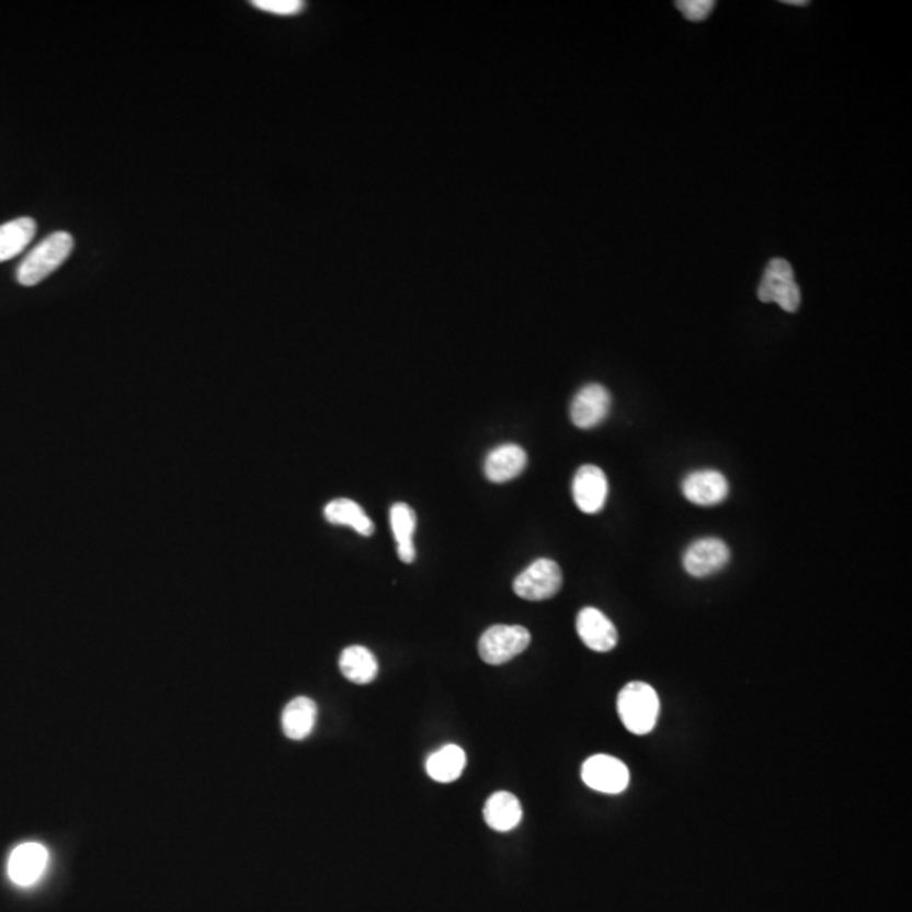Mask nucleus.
I'll return each mask as SVG.
<instances>
[{
    "instance_id": "f257e3e1",
    "label": "nucleus",
    "mask_w": 912,
    "mask_h": 912,
    "mask_svg": "<svg viewBox=\"0 0 912 912\" xmlns=\"http://www.w3.org/2000/svg\"><path fill=\"white\" fill-rule=\"evenodd\" d=\"M75 240L68 232H56L41 240L18 267V283L36 286L61 267L73 251Z\"/></svg>"
},
{
    "instance_id": "f03ea898",
    "label": "nucleus",
    "mask_w": 912,
    "mask_h": 912,
    "mask_svg": "<svg viewBox=\"0 0 912 912\" xmlns=\"http://www.w3.org/2000/svg\"><path fill=\"white\" fill-rule=\"evenodd\" d=\"M659 708L658 693L649 684L632 681L618 693V717L624 727L636 736H646L654 730Z\"/></svg>"
},
{
    "instance_id": "7ed1b4c3",
    "label": "nucleus",
    "mask_w": 912,
    "mask_h": 912,
    "mask_svg": "<svg viewBox=\"0 0 912 912\" xmlns=\"http://www.w3.org/2000/svg\"><path fill=\"white\" fill-rule=\"evenodd\" d=\"M757 296L762 303H776L787 314H796L801 305V292L791 264L784 259H773L765 267Z\"/></svg>"
},
{
    "instance_id": "20e7f679",
    "label": "nucleus",
    "mask_w": 912,
    "mask_h": 912,
    "mask_svg": "<svg viewBox=\"0 0 912 912\" xmlns=\"http://www.w3.org/2000/svg\"><path fill=\"white\" fill-rule=\"evenodd\" d=\"M531 645V634L526 627L493 626L480 637V658L487 664L499 666L526 651Z\"/></svg>"
},
{
    "instance_id": "39448f33",
    "label": "nucleus",
    "mask_w": 912,
    "mask_h": 912,
    "mask_svg": "<svg viewBox=\"0 0 912 912\" xmlns=\"http://www.w3.org/2000/svg\"><path fill=\"white\" fill-rule=\"evenodd\" d=\"M563 585V573L552 559H536L515 578L514 592L529 602L551 598Z\"/></svg>"
},
{
    "instance_id": "423d86ee",
    "label": "nucleus",
    "mask_w": 912,
    "mask_h": 912,
    "mask_svg": "<svg viewBox=\"0 0 912 912\" xmlns=\"http://www.w3.org/2000/svg\"><path fill=\"white\" fill-rule=\"evenodd\" d=\"M582 779L593 791L620 795L629 786L630 774L624 762L612 755L598 754L583 764Z\"/></svg>"
},
{
    "instance_id": "0eeeda50",
    "label": "nucleus",
    "mask_w": 912,
    "mask_h": 912,
    "mask_svg": "<svg viewBox=\"0 0 912 912\" xmlns=\"http://www.w3.org/2000/svg\"><path fill=\"white\" fill-rule=\"evenodd\" d=\"M729 546L718 537L696 539L683 555L684 570L695 578H705L718 573L729 565Z\"/></svg>"
},
{
    "instance_id": "6e6552de",
    "label": "nucleus",
    "mask_w": 912,
    "mask_h": 912,
    "mask_svg": "<svg viewBox=\"0 0 912 912\" xmlns=\"http://www.w3.org/2000/svg\"><path fill=\"white\" fill-rule=\"evenodd\" d=\"M49 852L37 842L21 843L12 850L8 862L9 879L15 886L31 887L45 876Z\"/></svg>"
},
{
    "instance_id": "1a4fd4ad",
    "label": "nucleus",
    "mask_w": 912,
    "mask_h": 912,
    "mask_svg": "<svg viewBox=\"0 0 912 912\" xmlns=\"http://www.w3.org/2000/svg\"><path fill=\"white\" fill-rule=\"evenodd\" d=\"M611 392L600 384H589L578 390L570 408L571 421L582 430H592L604 423L611 412Z\"/></svg>"
},
{
    "instance_id": "9d476101",
    "label": "nucleus",
    "mask_w": 912,
    "mask_h": 912,
    "mask_svg": "<svg viewBox=\"0 0 912 912\" xmlns=\"http://www.w3.org/2000/svg\"><path fill=\"white\" fill-rule=\"evenodd\" d=\"M571 489H573L574 504L585 514H596L607 504V477L604 470L595 465L578 468Z\"/></svg>"
},
{
    "instance_id": "9b49d317",
    "label": "nucleus",
    "mask_w": 912,
    "mask_h": 912,
    "mask_svg": "<svg viewBox=\"0 0 912 912\" xmlns=\"http://www.w3.org/2000/svg\"><path fill=\"white\" fill-rule=\"evenodd\" d=\"M683 495L699 508H714L729 495V482L717 470H696L683 480Z\"/></svg>"
},
{
    "instance_id": "f8f14e48",
    "label": "nucleus",
    "mask_w": 912,
    "mask_h": 912,
    "mask_svg": "<svg viewBox=\"0 0 912 912\" xmlns=\"http://www.w3.org/2000/svg\"><path fill=\"white\" fill-rule=\"evenodd\" d=\"M577 630L586 648L596 652H608L617 646L618 632L607 615L598 608H583L577 618Z\"/></svg>"
},
{
    "instance_id": "ddd939ff",
    "label": "nucleus",
    "mask_w": 912,
    "mask_h": 912,
    "mask_svg": "<svg viewBox=\"0 0 912 912\" xmlns=\"http://www.w3.org/2000/svg\"><path fill=\"white\" fill-rule=\"evenodd\" d=\"M527 465V455L520 445L505 443L497 446L486 458L483 471L493 483L511 482L523 474Z\"/></svg>"
},
{
    "instance_id": "4468645a",
    "label": "nucleus",
    "mask_w": 912,
    "mask_h": 912,
    "mask_svg": "<svg viewBox=\"0 0 912 912\" xmlns=\"http://www.w3.org/2000/svg\"><path fill=\"white\" fill-rule=\"evenodd\" d=\"M483 818L495 832H511L523 820V806L511 793H495L487 799Z\"/></svg>"
},
{
    "instance_id": "2eb2a0df",
    "label": "nucleus",
    "mask_w": 912,
    "mask_h": 912,
    "mask_svg": "<svg viewBox=\"0 0 912 912\" xmlns=\"http://www.w3.org/2000/svg\"><path fill=\"white\" fill-rule=\"evenodd\" d=\"M317 715L318 708L314 699L299 696L287 703L281 718L284 736L292 740H305L314 732Z\"/></svg>"
},
{
    "instance_id": "dca6fc26",
    "label": "nucleus",
    "mask_w": 912,
    "mask_h": 912,
    "mask_svg": "<svg viewBox=\"0 0 912 912\" xmlns=\"http://www.w3.org/2000/svg\"><path fill=\"white\" fill-rule=\"evenodd\" d=\"M389 520L394 539L398 543L399 558L404 563H412L417 559V548L412 543V536L417 531V514L404 502H398L390 508Z\"/></svg>"
},
{
    "instance_id": "f3484780",
    "label": "nucleus",
    "mask_w": 912,
    "mask_h": 912,
    "mask_svg": "<svg viewBox=\"0 0 912 912\" xmlns=\"http://www.w3.org/2000/svg\"><path fill=\"white\" fill-rule=\"evenodd\" d=\"M36 221L30 217L15 218L0 225V262L11 261L26 251L36 236Z\"/></svg>"
},
{
    "instance_id": "a211bd4d",
    "label": "nucleus",
    "mask_w": 912,
    "mask_h": 912,
    "mask_svg": "<svg viewBox=\"0 0 912 912\" xmlns=\"http://www.w3.org/2000/svg\"><path fill=\"white\" fill-rule=\"evenodd\" d=\"M340 671L355 684H368L379 673L376 656L364 646H350L340 656Z\"/></svg>"
},
{
    "instance_id": "6ab92c4d",
    "label": "nucleus",
    "mask_w": 912,
    "mask_h": 912,
    "mask_svg": "<svg viewBox=\"0 0 912 912\" xmlns=\"http://www.w3.org/2000/svg\"><path fill=\"white\" fill-rule=\"evenodd\" d=\"M467 755L458 745H445L428 757L426 773L436 783H453L464 773Z\"/></svg>"
},
{
    "instance_id": "aec40b11",
    "label": "nucleus",
    "mask_w": 912,
    "mask_h": 912,
    "mask_svg": "<svg viewBox=\"0 0 912 912\" xmlns=\"http://www.w3.org/2000/svg\"><path fill=\"white\" fill-rule=\"evenodd\" d=\"M324 517H327L328 523L352 527L362 536H372V533L376 529L371 517L365 514L364 509L357 502L350 501V499L331 501L324 508Z\"/></svg>"
},
{
    "instance_id": "412c9836",
    "label": "nucleus",
    "mask_w": 912,
    "mask_h": 912,
    "mask_svg": "<svg viewBox=\"0 0 912 912\" xmlns=\"http://www.w3.org/2000/svg\"><path fill=\"white\" fill-rule=\"evenodd\" d=\"M254 8L276 15H295L303 11L305 2L301 0H254Z\"/></svg>"
},
{
    "instance_id": "4be33fe9",
    "label": "nucleus",
    "mask_w": 912,
    "mask_h": 912,
    "mask_svg": "<svg viewBox=\"0 0 912 912\" xmlns=\"http://www.w3.org/2000/svg\"><path fill=\"white\" fill-rule=\"evenodd\" d=\"M676 8L683 12L684 18L689 21H705L714 11V0H677Z\"/></svg>"
},
{
    "instance_id": "5701e85b",
    "label": "nucleus",
    "mask_w": 912,
    "mask_h": 912,
    "mask_svg": "<svg viewBox=\"0 0 912 912\" xmlns=\"http://www.w3.org/2000/svg\"><path fill=\"white\" fill-rule=\"evenodd\" d=\"M784 4L787 5H808L806 0H784Z\"/></svg>"
}]
</instances>
